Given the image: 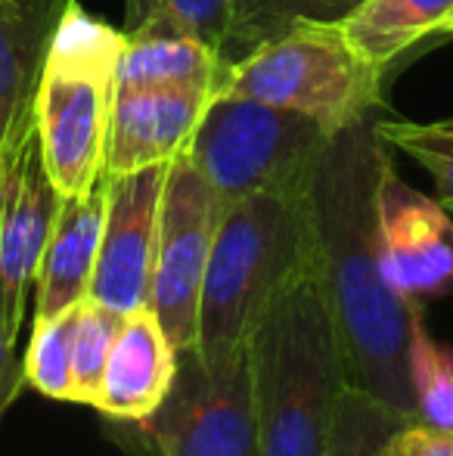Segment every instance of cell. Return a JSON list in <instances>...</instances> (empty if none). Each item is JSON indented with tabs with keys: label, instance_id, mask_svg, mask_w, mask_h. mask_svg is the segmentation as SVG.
<instances>
[{
	"label": "cell",
	"instance_id": "9a60e30c",
	"mask_svg": "<svg viewBox=\"0 0 453 456\" xmlns=\"http://www.w3.org/2000/svg\"><path fill=\"white\" fill-rule=\"evenodd\" d=\"M106 199H109L106 175L81 196L62 199L35 273V320L69 311L91 295L100 236H103Z\"/></svg>",
	"mask_w": 453,
	"mask_h": 456
},
{
	"label": "cell",
	"instance_id": "e0dca14e",
	"mask_svg": "<svg viewBox=\"0 0 453 456\" xmlns=\"http://www.w3.org/2000/svg\"><path fill=\"white\" fill-rule=\"evenodd\" d=\"M453 0H363L342 22L363 60L388 69L423 37L441 35Z\"/></svg>",
	"mask_w": 453,
	"mask_h": 456
},
{
	"label": "cell",
	"instance_id": "8992f818",
	"mask_svg": "<svg viewBox=\"0 0 453 456\" xmlns=\"http://www.w3.org/2000/svg\"><path fill=\"white\" fill-rule=\"evenodd\" d=\"M329 134L289 109L246 96L214 94L206 106L187 159L196 165L221 208L267 186L304 177Z\"/></svg>",
	"mask_w": 453,
	"mask_h": 456
},
{
	"label": "cell",
	"instance_id": "52a82bcc",
	"mask_svg": "<svg viewBox=\"0 0 453 456\" xmlns=\"http://www.w3.org/2000/svg\"><path fill=\"white\" fill-rule=\"evenodd\" d=\"M133 426L150 456H261L246 351L221 370L196 348L181 351L168 397Z\"/></svg>",
	"mask_w": 453,
	"mask_h": 456
},
{
	"label": "cell",
	"instance_id": "2e32d148",
	"mask_svg": "<svg viewBox=\"0 0 453 456\" xmlns=\"http://www.w3.org/2000/svg\"><path fill=\"white\" fill-rule=\"evenodd\" d=\"M227 60L206 41L168 25L143 22L125 31V47L115 69V91L187 87L218 94Z\"/></svg>",
	"mask_w": 453,
	"mask_h": 456
},
{
	"label": "cell",
	"instance_id": "d4e9b609",
	"mask_svg": "<svg viewBox=\"0 0 453 456\" xmlns=\"http://www.w3.org/2000/svg\"><path fill=\"white\" fill-rule=\"evenodd\" d=\"M385 456H453V432L429 422H404L388 438Z\"/></svg>",
	"mask_w": 453,
	"mask_h": 456
},
{
	"label": "cell",
	"instance_id": "ba28073f",
	"mask_svg": "<svg viewBox=\"0 0 453 456\" xmlns=\"http://www.w3.org/2000/svg\"><path fill=\"white\" fill-rule=\"evenodd\" d=\"M221 202L183 152L168 165L158 221L156 267H152L150 311L162 323L174 351L196 348L202 282L208 271Z\"/></svg>",
	"mask_w": 453,
	"mask_h": 456
},
{
	"label": "cell",
	"instance_id": "9c48e42d",
	"mask_svg": "<svg viewBox=\"0 0 453 456\" xmlns=\"http://www.w3.org/2000/svg\"><path fill=\"white\" fill-rule=\"evenodd\" d=\"M60 205L62 192L44 168L37 127H31L0 156V307L12 338L22 330L28 286H35Z\"/></svg>",
	"mask_w": 453,
	"mask_h": 456
},
{
	"label": "cell",
	"instance_id": "277c9868",
	"mask_svg": "<svg viewBox=\"0 0 453 456\" xmlns=\"http://www.w3.org/2000/svg\"><path fill=\"white\" fill-rule=\"evenodd\" d=\"M125 28L91 16L75 0L53 35L35 96L44 168L62 199L100 183Z\"/></svg>",
	"mask_w": 453,
	"mask_h": 456
},
{
	"label": "cell",
	"instance_id": "30bf717a",
	"mask_svg": "<svg viewBox=\"0 0 453 456\" xmlns=\"http://www.w3.org/2000/svg\"><path fill=\"white\" fill-rule=\"evenodd\" d=\"M165 177L168 165L106 177L109 199L87 298L121 314L150 307Z\"/></svg>",
	"mask_w": 453,
	"mask_h": 456
},
{
	"label": "cell",
	"instance_id": "8fae6325",
	"mask_svg": "<svg viewBox=\"0 0 453 456\" xmlns=\"http://www.w3.org/2000/svg\"><path fill=\"white\" fill-rule=\"evenodd\" d=\"M379 248L385 276L400 295L429 301L453 286V215L438 199L423 196L394 171L379 181Z\"/></svg>",
	"mask_w": 453,
	"mask_h": 456
},
{
	"label": "cell",
	"instance_id": "ffe728a7",
	"mask_svg": "<svg viewBox=\"0 0 453 456\" xmlns=\"http://www.w3.org/2000/svg\"><path fill=\"white\" fill-rule=\"evenodd\" d=\"M404 422L413 419H404L363 388L348 385L336 403L333 428H329L323 456H385L388 438Z\"/></svg>",
	"mask_w": 453,
	"mask_h": 456
},
{
	"label": "cell",
	"instance_id": "7c38bea8",
	"mask_svg": "<svg viewBox=\"0 0 453 456\" xmlns=\"http://www.w3.org/2000/svg\"><path fill=\"white\" fill-rule=\"evenodd\" d=\"M212 96L187 87L115 91L103 175H131L181 159L193 143Z\"/></svg>",
	"mask_w": 453,
	"mask_h": 456
},
{
	"label": "cell",
	"instance_id": "5bb4252c",
	"mask_svg": "<svg viewBox=\"0 0 453 456\" xmlns=\"http://www.w3.org/2000/svg\"><path fill=\"white\" fill-rule=\"evenodd\" d=\"M177 351L150 307L125 314L109 351L97 407L115 422H143L168 397Z\"/></svg>",
	"mask_w": 453,
	"mask_h": 456
},
{
	"label": "cell",
	"instance_id": "4316f807",
	"mask_svg": "<svg viewBox=\"0 0 453 456\" xmlns=\"http://www.w3.org/2000/svg\"><path fill=\"white\" fill-rule=\"evenodd\" d=\"M441 35H453V12H450V19H448V22H444Z\"/></svg>",
	"mask_w": 453,
	"mask_h": 456
},
{
	"label": "cell",
	"instance_id": "7a4b0ae2",
	"mask_svg": "<svg viewBox=\"0 0 453 456\" xmlns=\"http://www.w3.org/2000/svg\"><path fill=\"white\" fill-rule=\"evenodd\" d=\"M246 357L261 456H323L336 403L351 382L311 258L255 326Z\"/></svg>",
	"mask_w": 453,
	"mask_h": 456
},
{
	"label": "cell",
	"instance_id": "83f0119b",
	"mask_svg": "<svg viewBox=\"0 0 453 456\" xmlns=\"http://www.w3.org/2000/svg\"><path fill=\"white\" fill-rule=\"evenodd\" d=\"M450 215H453V211H450Z\"/></svg>",
	"mask_w": 453,
	"mask_h": 456
},
{
	"label": "cell",
	"instance_id": "484cf974",
	"mask_svg": "<svg viewBox=\"0 0 453 456\" xmlns=\"http://www.w3.org/2000/svg\"><path fill=\"white\" fill-rule=\"evenodd\" d=\"M12 345H16V338L6 326L4 307H0V419H4V410L10 403L12 391H16V382L22 379V366L16 372V361H12Z\"/></svg>",
	"mask_w": 453,
	"mask_h": 456
},
{
	"label": "cell",
	"instance_id": "3957f363",
	"mask_svg": "<svg viewBox=\"0 0 453 456\" xmlns=\"http://www.w3.org/2000/svg\"><path fill=\"white\" fill-rule=\"evenodd\" d=\"M308 177L311 171L221 211L196 323V351L208 370H221L246 351L267 307L308 265Z\"/></svg>",
	"mask_w": 453,
	"mask_h": 456
},
{
	"label": "cell",
	"instance_id": "ac0fdd59",
	"mask_svg": "<svg viewBox=\"0 0 453 456\" xmlns=\"http://www.w3.org/2000/svg\"><path fill=\"white\" fill-rule=\"evenodd\" d=\"M363 0H239L230 25L224 60L233 62L261 41L286 31L298 19L344 22Z\"/></svg>",
	"mask_w": 453,
	"mask_h": 456
},
{
	"label": "cell",
	"instance_id": "603a6c76",
	"mask_svg": "<svg viewBox=\"0 0 453 456\" xmlns=\"http://www.w3.org/2000/svg\"><path fill=\"white\" fill-rule=\"evenodd\" d=\"M125 314L100 305L93 298H85L78 305V320H75V351H72V382L75 397L72 403L97 407L100 388H103V372L109 363V351L115 336L121 330Z\"/></svg>",
	"mask_w": 453,
	"mask_h": 456
},
{
	"label": "cell",
	"instance_id": "5b68a950",
	"mask_svg": "<svg viewBox=\"0 0 453 456\" xmlns=\"http://www.w3.org/2000/svg\"><path fill=\"white\" fill-rule=\"evenodd\" d=\"M385 69L348 41L342 22L298 19L227 62L218 94L289 109L333 134L385 109Z\"/></svg>",
	"mask_w": 453,
	"mask_h": 456
},
{
	"label": "cell",
	"instance_id": "d6986e66",
	"mask_svg": "<svg viewBox=\"0 0 453 456\" xmlns=\"http://www.w3.org/2000/svg\"><path fill=\"white\" fill-rule=\"evenodd\" d=\"M81 305V301H78ZM78 305L53 317L31 320L28 351L22 361V382L50 401H72V351H75V320Z\"/></svg>",
	"mask_w": 453,
	"mask_h": 456
},
{
	"label": "cell",
	"instance_id": "44dd1931",
	"mask_svg": "<svg viewBox=\"0 0 453 456\" xmlns=\"http://www.w3.org/2000/svg\"><path fill=\"white\" fill-rule=\"evenodd\" d=\"M410 388L417 419L453 432V348L432 336L425 320L413 332Z\"/></svg>",
	"mask_w": 453,
	"mask_h": 456
},
{
	"label": "cell",
	"instance_id": "6da1fadb",
	"mask_svg": "<svg viewBox=\"0 0 453 456\" xmlns=\"http://www.w3.org/2000/svg\"><path fill=\"white\" fill-rule=\"evenodd\" d=\"M376 118L333 134L304 190L311 271L339 330L348 382L404 419H417L410 388V345L423 323V301L388 282L379 248V181L392 146Z\"/></svg>",
	"mask_w": 453,
	"mask_h": 456
},
{
	"label": "cell",
	"instance_id": "7402d4cb",
	"mask_svg": "<svg viewBox=\"0 0 453 456\" xmlns=\"http://www.w3.org/2000/svg\"><path fill=\"white\" fill-rule=\"evenodd\" d=\"M236 4L239 0H125V31L143 22L168 25L199 37L224 56Z\"/></svg>",
	"mask_w": 453,
	"mask_h": 456
},
{
	"label": "cell",
	"instance_id": "cb8c5ba5",
	"mask_svg": "<svg viewBox=\"0 0 453 456\" xmlns=\"http://www.w3.org/2000/svg\"><path fill=\"white\" fill-rule=\"evenodd\" d=\"M376 131L392 150L410 156L435 181V199L453 211V118L450 121H388L376 118Z\"/></svg>",
	"mask_w": 453,
	"mask_h": 456
},
{
	"label": "cell",
	"instance_id": "4fadbf2b",
	"mask_svg": "<svg viewBox=\"0 0 453 456\" xmlns=\"http://www.w3.org/2000/svg\"><path fill=\"white\" fill-rule=\"evenodd\" d=\"M75 0H0V156L35 127L53 35Z\"/></svg>",
	"mask_w": 453,
	"mask_h": 456
}]
</instances>
